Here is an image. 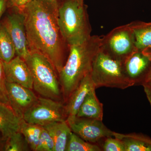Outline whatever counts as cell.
<instances>
[{
	"label": "cell",
	"mask_w": 151,
	"mask_h": 151,
	"mask_svg": "<svg viewBox=\"0 0 151 151\" xmlns=\"http://www.w3.org/2000/svg\"><path fill=\"white\" fill-rule=\"evenodd\" d=\"M25 61L31 74L33 89L41 97L60 102L64 100L58 73L46 57L30 51Z\"/></svg>",
	"instance_id": "4"
},
{
	"label": "cell",
	"mask_w": 151,
	"mask_h": 151,
	"mask_svg": "<svg viewBox=\"0 0 151 151\" xmlns=\"http://www.w3.org/2000/svg\"><path fill=\"white\" fill-rule=\"evenodd\" d=\"M23 121L10 106L0 102V132L3 140L20 132Z\"/></svg>",
	"instance_id": "14"
},
{
	"label": "cell",
	"mask_w": 151,
	"mask_h": 151,
	"mask_svg": "<svg viewBox=\"0 0 151 151\" xmlns=\"http://www.w3.org/2000/svg\"><path fill=\"white\" fill-rule=\"evenodd\" d=\"M129 24L134 37L137 50L151 52V22H133Z\"/></svg>",
	"instance_id": "17"
},
{
	"label": "cell",
	"mask_w": 151,
	"mask_h": 151,
	"mask_svg": "<svg viewBox=\"0 0 151 151\" xmlns=\"http://www.w3.org/2000/svg\"><path fill=\"white\" fill-rule=\"evenodd\" d=\"M59 6L58 0H32L21 9L30 52L46 57L58 75L67 60L69 50L58 24Z\"/></svg>",
	"instance_id": "1"
},
{
	"label": "cell",
	"mask_w": 151,
	"mask_h": 151,
	"mask_svg": "<svg viewBox=\"0 0 151 151\" xmlns=\"http://www.w3.org/2000/svg\"><path fill=\"white\" fill-rule=\"evenodd\" d=\"M9 12L2 21L13 42L16 54L25 60L29 54L24 17L21 10L9 7Z\"/></svg>",
	"instance_id": "8"
},
{
	"label": "cell",
	"mask_w": 151,
	"mask_h": 151,
	"mask_svg": "<svg viewBox=\"0 0 151 151\" xmlns=\"http://www.w3.org/2000/svg\"><path fill=\"white\" fill-rule=\"evenodd\" d=\"M16 56L12 38L2 22H0V59L8 63Z\"/></svg>",
	"instance_id": "18"
},
{
	"label": "cell",
	"mask_w": 151,
	"mask_h": 151,
	"mask_svg": "<svg viewBox=\"0 0 151 151\" xmlns=\"http://www.w3.org/2000/svg\"><path fill=\"white\" fill-rule=\"evenodd\" d=\"M81 4H84V0H76Z\"/></svg>",
	"instance_id": "30"
},
{
	"label": "cell",
	"mask_w": 151,
	"mask_h": 151,
	"mask_svg": "<svg viewBox=\"0 0 151 151\" xmlns=\"http://www.w3.org/2000/svg\"><path fill=\"white\" fill-rule=\"evenodd\" d=\"M0 102L10 105L6 87V81L4 72L3 62L0 59Z\"/></svg>",
	"instance_id": "25"
},
{
	"label": "cell",
	"mask_w": 151,
	"mask_h": 151,
	"mask_svg": "<svg viewBox=\"0 0 151 151\" xmlns=\"http://www.w3.org/2000/svg\"><path fill=\"white\" fill-rule=\"evenodd\" d=\"M146 82H151V67L150 70L149 71L148 73L147 74L145 78L144 83L142 84H144V83H146Z\"/></svg>",
	"instance_id": "29"
},
{
	"label": "cell",
	"mask_w": 151,
	"mask_h": 151,
	"mask_svg": "<svg viewBox=\"0 0 151 151\" xmlns=\"http://www.w3.org/2000/svg\"><path fill=\"white\" fill-rule=\"evenodd\" d=\"M42 129L41 126L23 121L20 132L24 136L31 150L36 151Z\"/></svg>",
	"instance_id": "19"
},
{
	"label": "cell",
	"mask_w": 151,
	"mask_h": 151,
	"mask_svg": "<svg viewBox=\"0 0 151 151\" xmlns=\"http://www.w3.org/2000/svg\"><path fill=\"white\" fill-rule=\"evenodd\" d=\"M58 1H62V0H58Z\"/></svg>",
	"instance_id": "31"
},
{
	"label": "cell",
	"mask_w": 151,
	"mask_h": 151,
	"mask_svg": "<svg viewBox=\"0 0 151 151\" xmlns=\"http://www.w3.org/2000/svg\"><path fill=\"white\" fill-rule=\"evenodd\" d=\"M51 135L54 151H65L72 132L67 121L55 122L42 127Z\"/></svg>",
	"instance_id": "15"
},
{
	"label": "cell",
	"mask_w": 151,
	"mask_h": 151,
	"mask_svg": "<svg viewBox=\"0 0 151 151\" xmlns=\"http://www.w3.org/2000/svg\"><path fill=\"white\" fill-rule=\"evenodd\" d=\"M90 75L96 89L107 87L124 89L133 86L125 73L123 63L101 49L94 58Z\"/></svg>",
	"instance_id": "5"
},
{
	"label": "cell",
	"mask_w": 151,
	"mask_h": 151,
	"mask_svg": "<svg viewBox=\"0 0 151 151\" xmlns=\"http://www.w3.org/2000/svg\"><path fill=\"white\" fill-rule=\"evenodd\" d=\"M67 117L63 103L40 96L24 113L22 119L27 123L43 127L53 122L66 121Z\"/></svg>",
	"instance_id": "7"
},
{
	"label": "cell",
	"mask_w": 151,
	"mask_h": 151,
	"mask_svg": "<svg viewBox=\"0 0 151 151\" xmlns=\"http://www.w3.org/2000/svg\"><path fill=\"white\" fill-rule=\"evenodd\" d=\"M55 143L51 135L42 127L36 151H54Z\"/></svg>",
	"instance_id": "24"
},
{
	"label": "cell",
	"mask_w": 151,
	"mask_h": 151,
	"mask_svg": "<svg viewBox=\"0 0 151 151\" xmlns=\"http://www.w3.org/2000/svg\"><path fill=\"white\" fill-rule=\"evenodd\" d=\"M102 37L91 36L82 43L69 46L67 60L58 73L64 102L92 69L100 50Z\"/></svg>",
	"instance_id": "2"
},
{
	"label": "cell",
	"mask_w": 151,
	"mask_h": 151,
	"mask_svg": "<svg viewBox=\"0 0 151 151\" xmlns=\"http://www.w3.org/2000/svg\"><path fill=\"white\" fill-rule=\"evenodd\" d=\"M71 132L82 139L93 144H98L102 139L114 137L115 132L104 125L103 121L76 116L68 118Z\"/></svg>",
	"instance_id": "9"
},
{
	"label": "cell",
	"mask_w": 151,
	"mask_h": 151,
	"mask_svg": "<svg viewBox=\"0 0 151 151\" xmlns=\"http://www.w3.org/2000/svg\"><path fill=\"white\" fill-rule=\"evenodd\" d=\"M32 0H9V7L17 8L21 10Z\"/></svg>",
	"instance_id": "26"
},
{
	"label": "cell",
	"mask_w": 151,
	"mask_h": 151,
	"mask_svg": "<svg viewBox=\"0 0 151 151\" xmlns=\"http://www.w3.org/2000/svg\"><path fill=\"white\" fill-rule=\"evenodd\" d=\"M102 151H125L122 141L114 137H107L102 139L98 143Z\"/></svg>",
	"instance_id": "23"
},
{
	"label": "cell",
	"mask_w": 151,
	"mask_h": 151,
	"mask_svg": "<svg viewBox=\"0 0 151 151\" xmlns=\"http://www.w3.org/2000/svg\"><path fill=\"white\" fill-rule=\"evenodd\" d=\"M10 105L22 119L23 116L37 100L32 89L15 84L6 82Z\"/></svg>",
	"instance_id": "11"
},
{
	"label": "cell",
	"mask_w": 151,
	"mask_h": 151,
	"mask_svg": "<svg viewBox=\"0 0 151 151\" xmlns=\"http://www.w3.org/2000/svg\"><path fill=\"white\" fill-rule=\"evenodd\" d=\"M100 49L113 59L124 62L137 50L134 37L129 24L115 28L102 37Z\"/></svg>",
	"instance_id": "6"
},
{
	"label": "cell",
	"mask_w": 151,
	"mask_h": 151,
	"mask_svg": "<svg viewBox=\"0 0 151 151\" xmlns=\"http://www.w3.org/2000/svg\"><path fill=\"white\" fill-rule=\"evenodd\" d=\"M58 22L61 34L69 46L82 43L92 36L87 6L76 0L59 1Z\"/></svg>",
	"instance_id": "3"
},
{
	"label": "cell",
	"mask_w": 151,
	"mask_h": 151,
	"mask_svg": "<svg viewBox=\"0 0 151 151\" xmlns=\"http://www.w3.org/2000/svg\"><path fill=\"white\" fill-rule=\"evenodd\" d=\"M95 89H92L87 94L76 116L103 121V104L96 96Z\"/></svg>",
	"instance_id": "16"
},
{
	"label": "cell",
	"mask_w": 151,
	"mask_h": 151,
	"mask_svg": "<svg viewBox=\"0 0 151 151\" xmlns=\"http://www.w3.org/2000/svg\"><path fill=\"white\" fill-rule=\"evenodd\" d=\"M9 7V0H0V22L4 14Z\"/></svg>",
	"instance_id": "28"
},
{
	"label": "cell",
	"mask_w": 151,
	"mask_h": 151,
	"mask_svg": "<svg viewBox=\"0 0 151 151\" xmlns=\"http://www.w3.org/2000/svg\"><path fill=\"white\" fill-rule=\"evenodd\" d=\"M120 139L125 151H151V146L131 134H122L115 132L114 137Z\"/></svg>",
	"instance_id": "20"
},
{
	"label": "cell",
	"mask_w": 151,
	"mask_h": 151,
	"mask_svg": "<svg viewBox=\"0 0 151 151\" xmlns=\"http://www.w3.org/2000/svg\"><path fill=\"white\" fill-rule=\"evenodd\" d=\"M5 150L6 151H28L31 150L24 136L20 132L12 135L6 141Z\"/></svg>",
	"instance_id": "22"
},
{
	"label": "cell",
	"mask_w": 151,
	"mask_h": 151,
	"mask_svg": "<svg viewBox=\"0 0 151 151\" xmlns=\"http://www.w3.org/2000/svg\"><path fill=\"white\" fill-rule=\"evenodd\" d=\"M97 144L86 142L71 132L65 151H102Z\"/></svg>",
	"instance_id": "21"
},
{
	"label": "cell",
	"mask_w": 151,
	"mask_h": 151,
	"mask_svg": "<svg viewBox=\"0 0 151 151\" xmlns=\"http://www.w3.org/2000/svg\"><path fill=\"white\" fill-rule=\"evenodd\" d=\"M142 85L151 107V82H146Z\"/></svg>",
	"instance_id": "27"
},
{
	"label": "cell",
	"mask_w": 151,
	"mask_h": 151,
	"mask_svg": "<svg viewBox=\"0 0 151 151\" xmlns=\"http://www.w3.org/2000/svg\"><path fill=\"white\" fill-rule=\"evenodd\" d=\"M123 65L133 86L142 85L151 67V52L136 50L125 60Z\"/></svg>",
	"instance_id": "10"
},
{
	"label": "cell",
	"mask_w": 151,
	"mask_h": 151,
	"mask_svg": "<svg viewBox=\"0 0 151 151\" xmlns=\"http://www.w3.org/2000/svg\"><path fill=\"white\" fill-rule=\"evenodd\" d=\"M94 88L95 87L90 73H88L82 79L65 103L67 118L76 116L86 95Z\"/></svg>",
	"instance_id": "13"
},
{
	"label": "cell",
	"mask_w": 151,
	"mask_h": 151,
	"mask_svg": "<svg viewBox=\"0 0 151 151\" xmlns=\"http://www.w3.org/2000/svg\"><path fill=\"white\" fill-rule=\"evenodd\" d=\"M3 66L6 82L33 89L31 74L24 60L16 55L9 62H3Z\"/></svg>",
	"instance_id": "12"
}]
</instances>
